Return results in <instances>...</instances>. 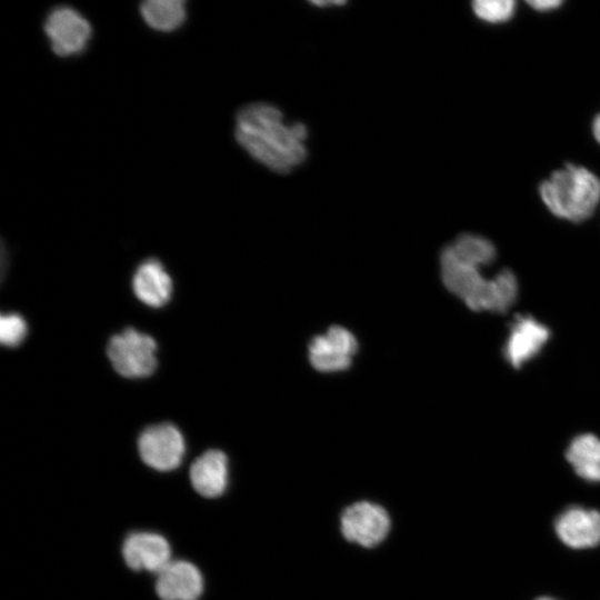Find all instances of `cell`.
I'll use <instances>...</instances> for the list:
<instances>
[{
  "instance_id": "6da1fadb",
  "label": "cell",
  "mask_w": 600,
  "mask_h": 600,
  "mask_svg": "<svg viewBox=\"0 0 600 600\" xmlns=\"http://www.w3.org/2000/svg\"><path fill=\"white\" fill-rule=\"evenodd\" d=\"M238 143L257 161L278 173H288L307 157V127L288 124L282 112L264 102L251 103L237 114Z\"/></svg>"
},
{
  "instance_id": "7a4b0ae2",
  "label": "cell",
  "mask_w": 600,
  "mask_h": 600,
  "mask_svg": "<svg viewBox=\"0 0 600 600\" xmlns=\"http://www.w3.org/2000/svg\"><path fill=\"white\" fill-rule=\"evenodd\" d=\"M441 276L449 291L474 311L504 312L516 301V276L503 269L491 278L482 273L488 263L462 257L447 246L440 257Z\"/></svg>"
},
{
  "instance_id": "3957f363",
  "label": "cell",
  "mask_w": 600,
  "mask_h": 600,
  "mask_svg": "<svg viewBox=\"0 0 600 600\" xmlns=\"http://www.w3.org/2000/svg\"><path fill=\"white\" fill-rule=\"evenodd\" d=\"M540 197L557 217L581 222L588 219L600 201V179L584 167L567 164L539 187Z\"/></svg>"
},
{
  "instance_id": "277c9868",
  "label": "cell",
  "mask_w": 600,
  "mask_h": 600,
  "mask_svg": "<svg viewBox=\"0 0 600 600\" xmlns=\"http://www.w3.org/2000/svg\"><path fill=\"white\" fill-rule=\"evenodd\" d=\"M107 354L113 369L129 379L149 377L158 366L156 340L134 328H126L112 336Z\"/></svg>"
},
{
  "instance_id": "5b68a950",
  "label": "cell",
  "mask_w": 600,
  "mask_h": 600,
  "mask_svg": "<svg viewBox=\"0 0 600 600\" xmlns=\"http://www.w3.org/2000/svg\"><path fill=\"white\" fill-rule=\"evenodd\" d=\"M390 528L391 520L387 510L370 501H358L348 506L340 517L342 536L364 548L381 543Z\"/></svg>"
},
{
  "instance_id": "8992f818",
  "label": "cell",
  "mask_w": 600,
  "mask_h": 600,
  "mask_svg": "<svg viewBox=\"0 0 600 600\" xmlns=\"http://www.w3.org/2000/svg\"><path fill=\"white\" fill-rule=\"evenodd\" d=\"M138 451L142 461L150 468L171 471L182 462L186 441L174 424L162 422L149 426L140 433Z\"/></svg>"
},
{
  "instance_id": "52a82bcc",
  "label": "cell",
  "mask_w": 600,
  "mask_h": 600,
  "mask_svg": "<svg viewBox=\"0 0 600 600\" xmlns=\"http://www.w3.org/2000/svg\"><path fill=\"white\" fill-rule=\"evenodd\" d=\"M44 32L58 56L68 57L82 52L91 38L89 21L71 7H57L44 21Z\"/></svg>"
},
{
  "instance_id": "ba28073f",
  "label": "cell",
  "mask_w": 600,
  "mask_h": 600,
  "mask_svg": "<svg viewBox=\"0 0 600 600\" xmlns=\"http://www.w3.org/2000/svg\"><path fill=\"white\" fill-rule=\"evenodd\" d=\"M122 556L130 569L158 574L171 562V548L168 540L159 533L136 531L126 537Z\"/></svg>"
},
{
  "instance_id": "9c48e42d",
  "label": "cell",
  "mask_w": 600,
  "mask_h": 600,
  "mask_svg": "<svg viewBox=\"0 0 600 600\" xmlns=\"http://www.w3.org/2000/svg\"><path fill=\"white\" fill-rule=\"evenodd\" d=\"M554 531L566 546L581 550L600 543V512L580 506L564 509L554 521Z\"/></svg>"
},
{
  "instance_id": "30bf717a",
  "label": "cell",
  "mask_w": 600,
  "mask_h": 600,
  "mask_svg": "<svg viewBox=\"0 0 600 600\" xmlns=\"http://www.w3.org/2000/svg\"><path fill=\"white\" fill-rule=\"evenodd\" d=\"M203 587L202 573L187 560H171L156 580V592L161 600H198Z\"/></svg>"
},
{
  "instance_id": "8fae6325",
  "label": "cell",
  "mask_w": 600,
  "mask_h": 600,
  "mask_svg": "<svg viewBox=\"0 0 600 600\" xmlns=\"http://www.w3.org/2000/svg\"><path fill=\"white\" fill-rule=\"evenodd\" d=\"M548 328L529 316H519L513 321L504 347V356L514 368L537 356L548 341Z\"/></svg>"
},
{
  "instance_id": "7c38bea8",
  "label": "cell",
  "mask_w": 600,
  "mask_h": 600,
  "mask_svg": "<svg viewBox=\"0 0 600 600\" xmlns=\"http://www.w3.org/2000/svg\"><path fill=\"white\" fill-rule=\"evenodd\" d=\"M189 476L193 489L200 496L220 497L229 482L228 457L218 449L207 450L192 462Z\"/></svg>"
},
{
  "instance_id": "4fadbf2b",
  "label": "cell",
  "mask_w": 600,
  "mask_h": 600,
  "mask_svg": "<svg viewBox=\"0 0 600 600\" xmlns=\"http://www.w3.org/2000/svg\"><path fill=\"white\" fill-rule=\"evenodd\" d=\"M132 289L142 303L160 308L167 304L171 298L172 280L158 259L149 258L136 269Z\"/></svg>"
},
{
  "instance_id": "5bb4252c",
  "label": "cell",
  "mask_w": 600,
  "mask_h": 600,
  "mask_svg": "<svg viewBox=\"0 0 600 600\" xmlns=\"http://www.w3.org/2000/svg\"><path fill=\"white\" fill-rule=\"evenodd\" d=\"M574 472L586 481L600 482V439L593 434L577 436L566 452Z\"/></svg>"
},
{
  "instance_id": "9a60e30c",
  "label": "cell",
  "mask_w": 600,
  "mask_h": 600,
  "mask_svg": "<svg viewBox=\"0 0 600 600\" xmlns=\"http://www.w3.org/2000/svg\"><path fill=\"white\" fill-rule=\"evenodd\" d=\"M141 14L153 29L171 31L186 19V3L181 0H148L141 3Z\"/></svg>"
},
{
  "instance_id": "2e32d148",
  "label": "cell",
  "mask_w": 600,
  "mask_h": 600,
  "mask_svg": "<svg viewBox=\"0 0 600 600\" xmlns=\"http://www.w3.org/2000/svg\"><path fill=\"white\" fill-rule=\"evenodd\" d=\"M311 364L319 371L332 372L347 369L351 358L344 356L327 334L312 339L309 346Z\"/></svg>"
},
{
  "instance_id": "e0dca14e",
  "label": "cell",
  "mask_w": 600,
  "mask_h": 600,
  "mask_svg": "<svg viewBox=\"0 0 600 600\" xmlns=\"http://www.w3.org/2000/svg\"><path fill=\"white\" fill-rule=\"evenodd\" d=\"M516 8L513 0H477L472 9L477 17L488 22H502L510 19Z\"/></svg>"
},
{
  "instance_id": "ac0fdd59",
  "label": "cell",
  "mask_w": 600,
  "mask_h": 600,
  "mask_svg": "<svg viewBox=\"0 0 600 600\" xmlns=\"http://www.w3.org/2000/svg\"><path fill=\"white\" fill-rule=\"evenodd\" d=\"M28 326L18 313H3L0 318V340L6 347H18L27 337Z\"/></svg>"
},
{
  "instance_id": "d6986e66",
  "label": "cell",
  "mask_w": 600,
  "mask_h": 600,
  "mask_svg": "<svg viewBox=\"0 0 600 600\" xmlns=\"http://www.w3.org/2000/svg\"><path fill=\"white\" fill-rule=\"evenodd\" d=\"M528 4H530L533 9L546 11L550 9H554L561 4V1L559 0H532L528 1Z\"/></svg>"
},
{
  "instance_id": "ffe728a7",
  "label": "cell",
  "mask_w": 600,
  "mask_h": 600,
  "mask_svg": "<svg viewBox=\"0 0 600 600\" xmlns=\"http://www.w3.org/2000/svg\"><path fill=\"white\" fill-rule=\"evenodd\" d=\"M592 132L596 140L600 143V114L596 116L593 119Z\"/></svg>"
},
{
  "instance_id": "44dd1931",
  "label": "cell",
  "mask_w": 600,
  "mask_h": 600,
  "mask_svg": "<svg viewBox=\"0 0 600 600\" xmlns=\"http://www.w3.org/2000/svg\"><path fill=\"white\" fill-rule=\"evenodd\" d=\"M536 600H557V599H553V598H551V597L543 596V597L537 598Z\"/></svg>"
}]
</instances>
